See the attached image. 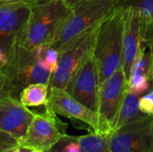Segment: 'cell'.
Here are the masks:
<instances>
[{
    "label": "cell",
    "instance_id": "cell-1",
    "mask_svg": "<svg viewBox=\"0 0 153 152\" xmlns=\"http://www.w3.org/2000/svg\"><path fill=\"white\" fill-rule=\"evenodd\" d=\"M2 70L1 97L12 96L19 99L23 89L30 84L49 83L52 72L39 58L36 49H29L16 43L0 65Z\"/></svg>",
    "mask_w": 153,
    "mask_h": 152
},
{
    "label": "cell",
    "instance_id": "cell-2",
    "mask_svg": "<svg viewBox=\"0 0 153 152\" xmlns=\"http://www.w3.org/2000/svg\"><path fill=\"white\" fill-rule=\"evenodd\" d=\"M124 8L117 5L99 24L92 53L97 64L100 85L123 64Z\"/></svg>",
    "mask_w": 153,
    "mask_h": 152
},
{
    "label": "cell",
    "instance_id": "cell-3",
    "mask_svg": "<svg viewBox=\"0 0 153 152\" xmlns=\"http://www.w3.org/2000/svg\"><path fill=\"white\" fill-rule=\"evenodd\" d=\"M118 0H81L60 22L49 44L60 52L70 41L99 24L117 5Z\"/></svg>",
    "mask_w": 153,
    "mask_h": 152
},
{
    "label": "cell",
    "instance_id": "cell-4",
    "mask_svg": "<svg viewBox=\"0 0 153 152\" xmlns=\"http://www.w3.org/2000/svg\"><path fill=\"white\" fill-rule=\"evenodd\" d=\"M70 10L64 0H39L34 7L30 21L19 41L23 47L33 49L49 45L57 26Z\"/></svg>",
    "mask_w": 153,
    "mask_h": 152
},
{
    "label": "cell",
    "instance_id": "cell-5",
    "mask_svg": "<svg viewBox=\"0 0 153 152\" xmlns=\"http://www.w3.org/2000/svg\"><path fill=\"white\" fill-rule=\"evenodd\" d=\"M99 24L74 39L59 52L57 66L51 74L48 88L66 89L86 56L91 51Z\"/></svg>",
    "mask_w": 153,
    "mask_h": 152
},
{
    "label": "cell",
    "instance_id": "cell-6",
    "mask_svg": "<svg viewBox=\"0 0 153 152\" xmlns=\"http://www.w3.org/2000/svg\"><path fill=\"white\" fill-rule=\"evenodd\" d=\"M37 2L0 0V65L19 41Z\"/></svg>",
    "mask_w": 153,
    "mask_h": 152
},
{
    "label": "cell",
    "instance_id": "cell-7",
    "mask_svg": "<svg viewBox=\"0 0 153 152\" xmlns=\"http://www.w3.org/2000/svg\"><path fill=\"white\" fill-rule=\"evenodd\" d=\"M67 124L61 121L56 113L44 106V110L35 112L32 122L25 135L19 139L18 145L47 151L66 133Z\"/></svg>",
    "mask_w": 153,
    "mask_h": 152
},
{
    "label": "cell",
    "instance_id": "cell-8",
    "mask_svg": "<svg viewBox=\"0 0 153 152\" xmlns=\"http://www.w3.org/2000/svg\"><path fill=\"white\" fill-rule=\"evenodd\" d=\"M107 136L112 152H152L153 116L143 115Z\"/></svg>",
    "mask_w": 153,
    "mask_h": 152
},
{
    "label": "cell",
    "instance_id": "cell-9",
    "mask_svg": "<svg viewBox=\"0 0 153 152\" xmlns=\"http://www.w3.org/2000/svg\"><path fill=\"white\" fill-rule=\"evenodd\" d=\"M127 77L123 67L117 69L100 85L97 113L104 134H108L115 122L127 90Z\"/></svg>",
    "mask_w": 153,
    "mask_h": 152
},
{
    "label": "cell",
    "instance_id": "cell-10",
    "mask_svg": "<svg viewBox=\"0 0 153 152\" xmlns=\"http://www.w3.org/2000/svg\"><path fill=\"white\" fill-rule=\"evenodd\" d=\"M45 106L56 115L82 122L90 126L92 132L104 134L98 113L79 102L65 90L48 88V95Z\"/></svg>",
    "mask_w": 153,
    "mask_h": 152
},
{
    "label": "cell",
    "instance_id": "cell-11",
    "mask_svg": "<svg viewBox=\"0 0 153 152\" xmlns=\"http://www.w3.org/2000/svg\"><path fill=\"white\" fill-rule=\"evenodd\" d=\"M99 90V72L91 49L65 90L79 102L97 112Z\"/></svg>",
    "mask_w": 153,
    "mask_h": 152
},
{
    "label": "cell",
    "instance_id": "cell-12",
    "mask_svg": "<svg viewBox=\"0 0 153 152\" xmlns=\"http://www.w3.org/2000/svg\"><path fill=\"white\" fill-rule=\"evenodd\" d=\"M35 111L22 105L12 96L0 98V130L7 133L17 141L28 131Z\"/></svg>",
    "mask_w": 153,
    "mask_h": 152
},
{
    "label": "cell",
    "instance_id": "cell-13",
    "mask_svg": "<svg viewBox=\"0 0 153 152\" xmlns=\"http://www.w3.org/2000/svg\"><path fill=\"white\" fill-rule=\"evenodd\" d=\"M122 7V6H121ZM124 8V7H123ZM141 49L140 15L136 9L124 8V31H123V64L126 75L129 77L131 67Z\"/></svg>",
    "mask_w": 153,
    "mask_h": 152
},
{
    "label": "cell",
    "instance_id": "cell-14",
    "mask_svg": "<svg viewBox=\"0 0 153 152\" xmlns=\"http://www.w3.org/2000/svg\"><path fill=\"white\" fill-rule=\"evenodd\" d=\"M152 55L142 48L134 60L128 77L127 90L143 96L152 90Z\"/></svg>",
    "mask_w": 153,
    "mask_h": 152
},
{
    "label": "cell",
    "instance_id": "cell-15",
    "mask_svg": "<svg viewBox=\"0 0 153 152\" xmlns=\"http://www.w3.org/2000/svg\"><path fill=\"white\" fill-rule=\"evenodd\" d=\"M140 98V95L126 90L111 131L117 130L145 115L142 113L139 108Z\"/></svg>",
    "mask_w": 153,
    "mask_h": 152
},
{
    "label": "cell",
    "instance_id": "cell-16",
    "mask_svg": "<svg viewBox=\"0 0 153 152\" xmlns=\"http://www.w3.org/2000/svg\"><path fill=\"white\" fill-rule=\"evenodd\" d=\"M48 95V84L34 83L30 84L20 94L19 100L26 107L45 106Z\"/></svg>",
    "mask_w": 153,
    "mask_h": 152
},
{
    "label": "cell",
    "instance_id": "cell-17",
    "mask_svg": "<svg viewBox=\"0 0 153 152\" xmlns=\"http://www.w3.org/2000/svg\"><path fill=\"white\" fill-rule=\"evenodd\" d=\"M76 137L80 145L87 152H112L107 134L91 132Z\"/></svg>",
    "mask_w": 153,
    "mask_h": 152
},
{
    "label": "cell",
    "instance_id": "cell-18",
    "mask_svg": "<svg viewBox=\"0 0 153 152\" xmlns=\"http://www.w3.org/2000/svg\"><path fill=\"white\" fill-rule=\"evenodd\" d=\"M117 5L136 9L142 19H153V0H120Z\"/></svg>",
    "mask_w": 153,
    "mask_h": 152
},
{
    "label": "cell",
    "instance_id": "cell-19",
    "mask_svg": "<svg viewBox=\"0 0 153 152\" xmlns=\"http://www.w3.org/2000/svg\"><path fill=\"white\" fill-rule=\"evenodd\" d=\"M44 152H87L79 143L77 137L65 134L48 151Z\"/></svg>",
    "mask_w": 153,
    "mask_h": 152
},
{
    "label": "cell",
    "instance_id": "cell-20",
    "mask_svg": "<svg viewBox=\"0 0 153 152\" xmlns=\"http://www.w3.org/2000/svg\"><path fill=\"white\" fill-rule=\"evenodd\" d=\"M140 111L147 116H153V89L141 96L139 101Z\"/></svg>",
    "mask_w": 153,
    "mask_h": 152
},
{
    "label": "cell",
    "instance_id": "cell-21",
    "mask_svg": "<svg viewBox=\"0 0 153 152\" xmlns=\"http://www.w3.org/2000/svg\"><path fill=\"white\" fill-rule=\"evenodd\" d=\"M18 145V142L7 133L0 130V152H4Z\"/></svg>",
    "mask_w": 153,
    "mask_h": 152
},
{
    "label": "cell",
    "instance_id": "cell-22",
    "mask_svg": "<svg viewBox=\"0 0 153 152\" xmlns=\"http://www.w3.org/2000/svg\"><path fill=\"white\" fill-rule=\"evenodd\" d=\"M4 152H43L40 151H37V150H32V149H28V148H24V147H22V146H15L8 151Z\"/></svg>",
    "mask_w": 153,
    "mask_h": 152
},
{
    "label": "cell",
    "instance_id": "cell-23",
    "mask_svg": "<svg viewBox=\"0 0 153 152\" xmlns=\"http://www.w3.org/2000/svg\"><path fill=\"white\" fill-rule=\"evenodd\" d=\"M79 1H81V0H64V2L69 6V7H72L73 5H74L76 3H78Z\"/></svg>",
    "mask_w": 153,
    "mask_h": 152
},
{
    "label": "cell",
    "instance_id": "cell-24",
    "mask_svg": "<svg viewBox=\"0 0 153 152\" xmlns=\"http://www.w3.org/2000/svg\"><path fill=\"white\" fill-rule=\"evenodd\" d=\"M151 55H152V75H151V81H152V87L153 89V48L150 49Z\"/></svg>",
    "mask_w": 153,
    "mask_h": 152
},
{
    "label": "cell",
    "instance_id": "cell-25",
    "mask_svg": "<svg viewBox=\"0 0 153 152\" xmlns=\"http://www.w3.org/2000/svg\"><path fill=\"white\" fill-rule=\"evenodd\" d=\"M1 87H2V70L0 67V97H1Z\"/></svg>",
    "mask_w": 153,
    "mask_h": 152
},
{
    "label": "cell",
    "instance_id": "cell-26",
    "mask_svg": "<svg viewBox=\"0 0 153 152\" xmlns=\"http://www.w3.org/2000/svg\"><path fill=\"white\" fill-rule=\"evenodd\" d=\"M23 1H39V0H23Z\"/></svg>",
    "mask_w": 153,
    "mask_h": 152
},
{
    "label": "cell",
    "instance_id": "cell-27",
    "mask_svg": "<svg viewBox=\"0 0 153 152\" xmlns=\"http://www.w3.org/2000/svg\"><path fill=\"white\" fill-rule=\"evenodd\" d=\"M152 152H153V143H152Z\"/></svg>",
    "mask_w": 153,
    "mask_h": 152
},
{
    "label": "cell",
    "instance_id": "cell-28",
    "mask_svg": "<svg viewBox=\"0 0 153 152\" xmlns=\"http://www.w3.org/2000/svg\"><path fill=\"white\" fill-rule=\"evenodd\" d=\"M118 1H120V0H118Z\"/></svg>",
    "mask_w": 153,
    "mask_h": 152
}]
</instances>
